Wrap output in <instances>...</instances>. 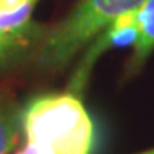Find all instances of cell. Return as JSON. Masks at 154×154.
<instances>
[{
    "instance_id": "obj_1",
    "label": "cell",
    "mask_w": 154,
    "mask_h": 154,
    "mask_svg": "<svg viewBox=\"0 0 154 154\" xmlns=\"http://www.w3.org/2000/svg\"><path fill=\"white\" fill-rule=\"evenodd\" d=\"M20 128L22 154H90L93 149L94 124L72 93L35 97L20 113Z\"/></svg>"
},
{
    "instance_id": "obj_2",
    "label": "cell",
    "mask_w": 154,
    "mask_h": 154,
    "mask_svg": "<svg viewBox=\"0 0 154 154\" xmlns=\"http://www.w3.org/2000/svg\"><path fill=\"white\" fill-rule=\"evenodd\" d=\"M99 38L107 49L126 43L134 44V55L129 71L138 69L154 51V0H145L132 10L107 25Z\"/></svg>"
},
{
    "instance_id": "obj_3",
    "label": "cell",
    "mask_w": 154,
    "mask_h": 154,
    "mask_svg": "<svg viewBox=\"0 0 154 154\" xmlns=\"http://www.w3.org/2000/svg\"><path fill=\"white\" fill-rule=\"evenodd\" d=\"M39 39L0 32V72L17 68L35 55Z\"/></svg>"
},
{
    "instance_id": "obj_4",
    "label": "cell",
    "mask_w": 154,
    "mask_h": 154,
    "mask_svg": "<svg viewBox=\"0 0 154 154\" xmlns=\"http://www.w3.org/2000/svg\"><path fill=\"white\" fill-rule=\"evenodd\" d=\"M20 113L8 99L0 96V154H11L20 140Z\"/></svg>"
},
{
    "instance_id": "obj_5",
    "label": "cell",
    "mask_w": 154,
    "mask_h": 154,
    "mask_svg": "<svg viewBox=\"0 0 154 154\" xmlns=\"http://www.w3.org/2000/svg\"><path fill=\"white\" fill-rule=\"evenodd\" d=\"M30 2H38V0H0V14L16 11L17 8H20V6H24Z\"/></svg>"
}]
</instances>
